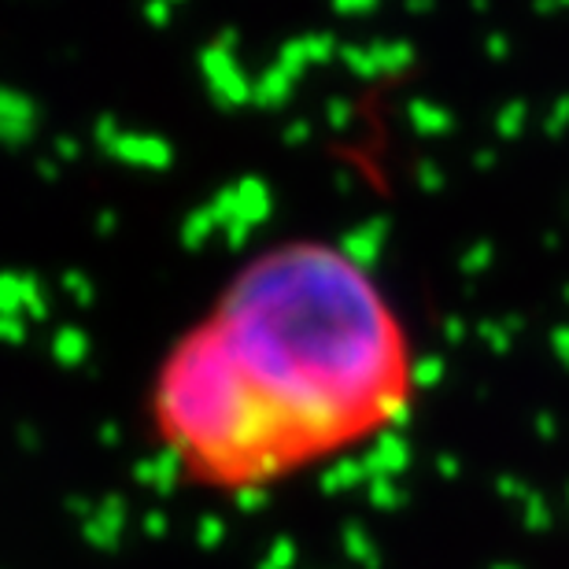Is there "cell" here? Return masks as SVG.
Masks as SVG:
<instances>
[{
    "label": "cell",
    "mask_w": 569,
    "mask_h": 569,
    "mask_svg": "<svg viewBox=\"0 0 569 569\" xmlns=\"http://www.w3.org/2000/svg\"><path fill=\"white\" fill-rule=\"evenodd\" d=\"M415 400V348L345 248L292 237L241 263L148 392L159 448L208 492H263L381 437Z\"/></svg>",
    "instance_id": "cell-1"
}]
</instances>
